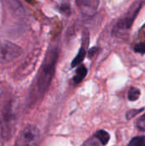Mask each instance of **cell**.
<instances>
[{
    "label": "cell",
    "instance_id": "cell-1",
    "mask_svg": "<svg viewBox=\"0 0 145 146\" xmlns=\"http://www.w3.org/2000/svg\"><path fill=\"white\" fill-rule=\"evenodd\" d=\"M57 58H58L57 47L51 48L48 51L43 62V64L41 66L37 79V87L40 92H44L48 89L49 86L50 85V82L55 74Z\"/></svg>",
    "mask_w": 145,
    "mask_h": 146
},
{
    "label": "cell",
    "instance_id": "cell-2",
    "mask_svg": "<svg viewBox=\"0 0 145 146\" xmlns=\"http://www.w3.org/2000/svg\"><path fill=\"white\" fill-rule=\"evenodd\" d=\"M40 138L38 128L34 125H27L20 133L15 146H37Z\"/></svg>",
    "mask_w": 145,
    "mask_h": 146
},
{
    "label": "cell",
    "instance_id": "cell-3",
    "mask_svg": "<svg viewBox=\"0 0 145 146\" xmlns=\"http://www.w3.org/2000/svg\"><path fill=\"white\" fill-rule=\"evenodd\" d=\"M22 53L21 47L9 41H0V61L9 62L18 58Z\"/></svg>",
    "mask_w": 145,
    "mask_h": 146
},
{
    "label": "cell",
    "instance_id": "cell-4",
    "mask_svg": "<svg viewBox=\"0 0 145 146\" xmlns=\"http://www.w3.org/2000/svg\"><path fill=\"white\" fill-rule=\"evenodd\" d=\"M143 3H144V2H136L134 3V5H132L128 13L126 14V15L123 19L120 20V21L117 23L116 28L121 29V30L129 29L132 27L136 16L138 15V14L139 12V10L141 9Z\"/></svg>",
    "mask_w": 145,
    "mask_h": 146
},
{
    "label": "cell",
    "instance_id": "cell-5",
    "mask_svg": "<svg viewBox=\"0 0 145 146\" xmlns=\"http://www.w3.org/2000/svg\"><path fill=\"white\" fill-rule=\"evenodd\" d=\"M15 115L12 111L11 105L9 104L3 115V121H2V134L3 138H9L10 135H12L13 131V126L15 125Z\"/></svg>",
    "mask_w": 145,
    "mask_h": 146
},
{
    "label": "cell",
    "instance_id": "cell-6",
    "mask_svg": "<svg viewBox=\"0 0 145 146\" xmlns=\"http://www.w3.org/2000/svg\"><path fill=\"white\" fill-rule=\"evenodd\" d=\"M76 4L79 7V9L80 10L81 14L85 16H91L93 15L97 10V7L99 5V1L96 0H80L77 1Z\"/></svg>",
    "mask_w": 145,
    "mask_h": 146
},
{
    "label": "cell",
    "instance_id": "cell-7",
    "mask_svg": "<svg viewBox=\"0 0 145 146\" xmlns=\"http://www.w3.org/2000/svg\"><path fill=\"white\" fill-rule=\"evenodd\" d=\"M87 74V68L84 66V65H80L79 67H78V68L76 69V73L73 79V82L76 84L80 83L86 76Z\"/></svg>",
    "mask_w": 145,
    "mask_h": 146
},
{
    "label": "cell",
    "instance_id": "cell-8",
    "mask_svg": "<svg viewBox=\"0 0 145 146\" xmlns=\"http://www.w3.org/2000/svg\"><path fill=\"white\" fill-rule=\"evenodd\" d=\"M94 138L97 139L101 143V145H106L109 143V139H110V135H109V133L108 132H106L105 130H102V129H101V130H98V131L95 133Z\"/></svg>",
    "mask_w": 145,
    "mask_h": 146
},
{
    "label": "cell",
    "instance_id": "cell-9",
    "mask_svg": "<svg viewBox=\"0 0 145 146\" xmlns=\"http://www.w3.org/2000/svg\"><path fill=\"white\" fill-rule=\"evenodd\" d=\"M85 54H86L85 50V48L82 46V47L80 48V50H79L78 55H77V56H75V58L73 60L72 64H71V67H72V68H74V67L78 66L79 64H80V63H81V62H83V60L85 59Z\"/></svg>",
    "mask_w": 145,
    "mask_h": 146
},
{
    "label": "cell",
    "instance_id": "cell-10",
    "mask_svg": "<svg viewBox=\"0 0 145 146\" xmlns=\"http://www.w3.org/2000/svg\"><path fill=\"white\" fill-rule=\"evenodd\" d=\"M128 99L132 102H134L139 98L140 96V90L137 87H131L128 91Z\"/></svg>",
    "mask_w": 145,
    "mask_h": 146
},
{
    "label": "cell",
    "instance_id": "cell-11",
    "mask_svg": "<svg viewBox=\"0 0 145 146\" xmlns=\"http://www.w3.org/2000/svg\"><path fill=\"white\" fill-rule=\"evenodd\" d=\"M127 146H145V136H138L133 138Z\"/></svg>",
    "mask_w": 145,
    "mask_h": 146
},
{
    "label": "cell",
    "instance_id": "cell-12",
    "mask_svg": "<svg viewBox=\"0 0 145 146\" xmlns=\"http://www.w3.org/2000/svg\"><path fill=\"white\" fill-rule=\"evenodd\" d=\"M144 110V108H142V109H140V110H130L126 113V119H127V120L132 119V118L135 117L137 115L140 114Z\"/></svg>",
    "mask_w": 145,
    "mask_h": 146
},
{
    "label": "cell",
    "instance_id": "cell-13",
    "mask_svg": "<svg viewBox=\"0 0 145 146\" xmlns=\"http://www.w3.org/2000/svg\"><path fill=\"white\" fill-rule=\"evenodd\" d=\"M137 127L139 130L145 132V114L138 119V121H137Z\"/></svg>",
    "mask_w": 145,
    "mask_h": 146
},
{
    "label": "cell",
    "instance_id": "cell-14",
    "mask_svg": "<svg viewBox=\"0 0 145 146\" xmlns=\"http://www.w3.org/2000/svg\"><path fill=\"white\" fill-rule=\"evenodd\" d=\"M134 50L135 52L138 53H141V54H144L145 53V41L144 42H141L138 43L135 45L134 47Z\"/></svg>",
    "mask_w": 145,
    "mask_h": 146
},
{
    "label": "cell",
    "instance_id": "cell-15",
    "mask_svg": "<svg viewBox=\"0 0 145 146\" xmlns=\"http://www.w3.org/2000/svg\"><path fill=\"white\" fill-rule=\"evenodd\" d=\"M59 9L62 13L63 14H66V15H68L70 14V5L68 4V3H62L60 7H59Z\"/></svg>",
    "mask_w": 145,
    "mask_h": 146
},
{
    "label": "cell",
    "instance_id": "cell-16",
    "mask_svg": "<svg viewBox=\"0 0 145 146\" xmlns=\"http://www.w3.org/2000/svg\"><path fill=\"white\" fill-rule=\"evenodd\" d=\"M84 146H99V144L95 139H90L87 143H85V145Z\"/></svg>",
    "mask_w": 145,
    "mask_h": 146
},
{
    "label": "cell",
    "instance_id": "cell-17",
    "mask_svg": "<svg viewBox=\"0 0 145 146\" xmlns=\"http://www.w3.org/2000/svg\"><path fill=\"white\" fill-rule=\"evenodd\" d=\"M97 47H93V48H91L90 50H89V56H91V57H92L94 55H96L97 54Z\"/></svg>",
    "mask_w": 145,
    "mask_h": 146
},
{
    "label": "cell",
    "instance_id": "cell-18",
    "mask_svg": "<svg viewBox=\"0 0 145 146\" xmlns=\"http://www.w3.org/2000/svg\"><path fill=\"white\" fill-rule=\"evenodd\" d=\"M144 29H145V25H144Z\"/></svg>",
    "mask_w": 145,
    "mask_h": 146
}]
</instances>
